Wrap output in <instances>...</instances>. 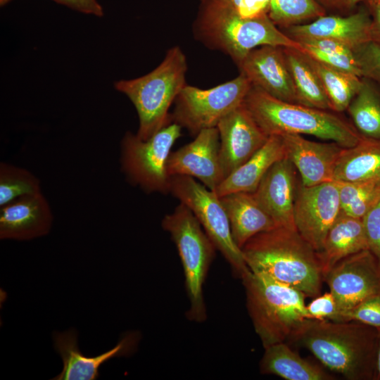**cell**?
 <instances>
[{"label":"cell","instance_id":"obj_38","mask_svg":"<svg viewBox=\"0 0 380 380\" xmlns=\"http://www.w3.org/2000/svg\"><path fill=\"white\" fill-rule=\"evenodd\" d=\"M10 1L11 0H0V4L3 6ZM53 1L86 14H91L99 17L103 15V8L97 0Z\"/></svg>","mask_w":380,"mask_h":380},{"label":"cell","instance_id":"obj_10","mask_svg":"<svg viewBox=\"0 0 380 380\" xmlns=\"http://www.w3.org/2000/svg\"><path fill=\"white\" fill-rule=\"evenodd\" d=\"M251 86L241 73L210 89L186 84L175 101L174 122L195 136L203 129L215 127L225 115L243 103Z\"/></svg>","mask_w":380,"mask_h":380},{"label":"cell","instance_id":"obj_39","mask_svg":"<svg viewBox=\"0 0 380 380\" xmlns=\"http://www.w3.org/2000/svg\"><path fill=\"white\" fill-rule=\"evenodd\" d=\"M367 2L372 18V40L380 44V0H368Z\"/></svg>","mask_w":380,"mask_h":380},{"label":"cell","instance_id":"obj_18","mask_svg":"<svg viewBox=\"0 0 380 380\" xmlns=\"http://www.w3.org/2000/svg\"><path fill=\"white\" fill-rule=\"evenodd\" d=\"M295 169L285 156L270 168L253 194L277 226L296 230L293 219L298 189Z\"/></svg>","mask_w":380,"mask_h":380},{"label":"cell","instance_id":"obj_15","mask_svg":"<svg viewBox=\"0 0 380 380\" xmlns=\"http://www.w3.org/2000/svg\"><path fill=\"white\" fill-rule=\"evenodd\" d=\"M251 85L281 101L296 103V94L284 47L262 46L237 64Z\"/></svg>","mask_w":380,"mask_h":380},{"label":"cell","instance_id":"obj_1","mask_svg":"<svg viewBox=\"0 0 380 380\" xmlns=\"http://www.w3.org/2000/svg\"><path fill=\"white\" fill-rule=\"evenodd\" d=\"M378 329L358 322L307 319L290 341L349 380L377 379Z\"/></svg>","mask_w":380,"mask_h":380},{"label":"cell","instance_id":"obj_28","mask_svg":"<svg viewBox=\"0 0 380 380\" xmlns=\"http://www.w3.org/2000/svg\"><path fill=\"white\" fill-rule=\"evenodd\" d=\"M303 53L333 68L362 77V72L354 50L348 46L327 39L297 40Z\"/></svg>","mask_w":380,"mask_h":380},{"label":"cell","instance_id":"obj_17","mask_svg":"<svg viewBox=\"0 0 380 380\" xmlns=\"http://www.w3.org/2000/svg\"><path fill=\"white\" fill-rule=\"evenodd\" d=\"M53 215L42 192L19 197L0 207V238L27 241L46 235Z\"/></svg>","mask_w":380,"mask_h":380},{"label":"cell","instance_id":"obj_13","mask_svg":"<svg viewBox=\"0 0 380 380\" xmlns=\"http://www.w3.org/2000/svg\"><path fill=\"white\" fill-rule=\"evenodd\" d=\"M167 170L170 177H196L208 189L215 191L224 179L217 127L201 130L192 141L171 152Z\"/></svg>","mask_w":380,"mask_h":380},{"label":"cell","instance_id":"obj_32","mask_svg":"<svg viewBox=\"0 0 380 380\" xmlns=\"http://www.w3.org/2000/svg\"><path fill=\"white\" fill-rule=\"evenodd\" d=\"M317 0H271L269 16L277 26L287 28L326 15Z\"/></svg>","mask_w":380,"mask_h":380},{"label":"cell","instance_id":"obj_4","mask_svg":"<svg viewBox=\"0 0 380 380\" xmlns=\"http://www.w3.org/2000/svg\"><path fill=\"white\" fill-rule=\"evenodd\" d=\"M194 32L205 46L229 56L236 65L250 51L262 46L300 50V44L281 32L269 15L242 18L215 0L203 1Z\"/></svg>","mask_w":380,"mask_h":380},{"label":"cell","instance_id":"obj_11","mask_svg":"<svg viewBox=\"0 0 380 380\" xmlns=\"http://www.w3.org/2000/svg\"><path fill=\"white\" fill-rule=\"evenodd\" d=\"M341 212L338 186L335 181L298 187L294 224L300 235L317 252Z\"/></svg>","mask_w":380,"mask_h":380},{"label":"cell","instance_id":"obj_9","mask_svg":"<svg viewBox=\"0 0 380 380\" xmlns=\"http://www.w3.org/2000/svg\"><path fill=\"white\" fill-rule=\"evenodd\" d=\"M181 129L174 122L146 140L127 132L121 142V167L128 180L148 193L170 192L167 163Z\"/></svg>","mask_w":380,"mask_h":380},{"label":"cell","instance_id":"obj_37","mask_svg":"<svg viewBox=\"0 0 380 380\" xmlns=\"http://www.w3.org/2000/svg\"><path fill=\"white\" fill-rule=\"evenodd\" d=\"M311 319L338 322L339 310L331 292L319 295L306 305Z\"/></svg>","mask_w":380,"mask_h":380},{"label":"cell","instance_id":"obj_27","mask_svg":"<svg viewBox=\"0 0 380 380\" xmlns=\"http://www.w3.org/2000/svg\"><path fill=\"white\" fill-rule=\"evenodd\" d=\"M305 56L322 84L331 110L336 112L347 110L362 84L361 77L322 64L306 54Z\"/></svg>","mask_w":380,"mask_h":380},{"label":"cell","instance_id":"obj_35","mask_svg":"<svg viewBox=\"0 0 380 380\" xmlns=\"http://www.w3.org/2000/svg\"><path fill=\"white\" fill-rule=\"evenodd\" d=\"M232 13L242 18L269 15L271 0H215Z\"/></svg>","mask_w":380,"mask_h":380},{"label":"cell","instance_id":"obj_22","mask_svg":"<svg viewBox=\"0 0 380 380\" xmlns=\"http://www.w3.org/2000/svg\"><path fill=\"white\" fill-rule=\"evenodd\" d=\"M286 156L281 136L271 135L248 160L227 176L214 191L219 197L235 192H254L270 168Z\"/></svg>","mask_w":380,"mask_h":380},{"label":"cell","instance_id":"obj_16","mask_svg":"<svg viewBox=\"0 0 380 380\" xmlns=\"http://www.w3.org/2000/svg\"><path fill=\"white\" fill-rule=\"evenodd\" d=\"M53 346L63 362L61 372L54 380H95L99 376V368L111 358L132 353L139 342L138 333L126 334L112 349L94 357L84 355L78 348L77 334L70 329L54 332Z\"/></svg>","mask_w":380,"mask_h":380},{"label":"cell","instance_id":"obj_24","mask_svg":"<svg viewBox=\"0 0 380 380\" xmlns=\"http://www.w3.org/2000/svg\"><path fill=\"white\" fill-rule=\"evenodd\" d=\"M380 180V139L363 137L355 146L343 148L334 181L358 182Z\"/></svg>","mask_w":380,"mask_h":380},{"label":"cell","instance_id":"obj_8","mask_svg":"<svg viewBox=\"0 0 380 380\" xmlns=\"http://www.w3.org/2000/svg\"><path fill=\"white\" fill-rule=\"evenodd\" d=\"M170 193L193 213L215 248L224 256L239 278L250 269L241 249L236 244L220 197L189 176H173Z\"/></svg>","mask_w":380,"mask_h":380},{"label":"cell","instance_id":"obj_5","mask_svg":"<svg viewBox=\"0 0 380 380\" xmlns=\"http://www.w3.org/2000/svg\"><path fill=\"white\" fill-rule=\"evenodd\" d=\"M241 279L247 309L264 348L290 340L311 319L300 291L251 270Z\"/></svg>","mask_w":380,"mask_h":380},{"label":"cell","instance_id":"obj_20","mask_svg":"<svg viewBox=\"0 0 380 380\" xmlns=\"http://www.w3.org/2000/svg\"><path fill=\"white\" fill-rule=\"evenodd\" d=\"M286 34L295 41L327 39L343 43L353 50L372 40V18L364 9L347 15H322L303 25L286 28Z\"/></svg>","mask_w":380,"mask_h":380},{"label":"cell","instance_id":"obj_31","mask_svg":"<svg viewBox=\"0 0 380 380\" xmlns=\"http://www.w3.org/2000/svg\"><path fill=\"white\" fill-rule=\"evenodd\" d=\"M39 192V180L31 172L9 163H0V207L19 197Z\"/></svg>","mask_w":380,"mask_h":380},{"label":"cell","instance_id":"obj_23","mask_svg":"<svg viewBox=\"0 0 380 380\" xmlns=\"http://www.w3.org/2000/svg\"><path fill=\"white\" fill-rule=\"evenodd\" d=\"M362 219L341 212L329 229L319 251H316L322 277L341 260L367 250Z\"/></svg>","mask_w":380,"mask_h":380},{"label":"cell","instance_id":"obj_41","mask_svg":"<svg viewBox=\"0 0 380 380\" xmlns=\"http://www.w3.org/2000/svg\"><path fill=\"white\" fill-rule=\"evenodd\" d=\"M379 330L378 344L376 351V372L377 379H380V329Z\"/></svg>","mask_w":380,"mask_h":380},{"label":"cell","instance_id":"obj_14","mask_svg":"<svg viewBox=\"0 0 380 380\" xmlns=\"http://www.w3.org/2000/svg\"><path fill=\"white\" fill-rule=\"evenodd\" d=\"M217 128L224 179L255 154L269 138L243 103L225 115Z\"/></svg>","mask_w":380,"mask_h":380},{"label":"cell","instance_id":"obj_19","mask_svg":"<svg viewBox=\"0 0 380 380\" xmlns=\"http://www.w3.org/2000/svg\"><path fill=\"white\" fill-rule=\"evenodd\" d=\"M281 137L286 157L298 170L303 186L334 181L336 164L343 147L333 141H310L300 134H284Z\"/></svg>","mask_w":380,"mask_h":380},{"label":"cell","instance_id":"obj_26","mask_svg":"<svg viewBox=\"0 0 380 380\" xmlns=\"http://www.w3.org/2000/svg\"><path fill=\"white\" fill-rule=\"evenodd\" d=\"M284 51L296 89V103L321 110H331L322 84L305 54L291 47H284Z\"/></svg>","mask_w":380,"mask_h":380},{"label":"cell","instance_id":"obj_40","mask_svg":"<svg viewBox=\"0 0 380 380\" xmlns=\"http://www.w3.org/2000/svg\"><path fill=\"white\" fill-rule=\"evenodd\" d=\"M326 10L349 11L362 1L368 0H317Z\"/></svg>","mask_w":380,"mask_h":380},{"label":"cell","instance_id":"obj_21","mask_svg":"<svg viewBox=\"0 0 380 380\" xmlns=\"http://www.w3.org/2000/svg\"><path fill=\"white\" fill-rule=\"evenodd\" d=\"M220 199L229 221L233 239L241 249L258 234L279 227L253 193L235 192L223 196Z\"/></svg>","mask_w":380,"mask_h":380},{"label":"cell","instance_id":"obj_29","mask_svg":"<svg viewBox=\"0 0 380 380\" xmlns=\"http://www.w3.org/2000/svg\"><path fill=\"white\" fill-rule=\"evenodd\" d=\"M347 110L362 136L380 139V99L369 83L362 80Z\"/></svg>","mask_w":380,"mask_h":380},{"label":"cell","instance_id":"obj_42","mask_svg":"<svg viewBox=\"0 0 380 380\" xmlns=\"http://www.w3.org/2000/svg\"><path fill=\"white\" fill-rule=\"evenodd\" d=\"M201 1H205V0H201Z\"/></svg>","mask_w":380,"mask_h":380},{"label":"cell","instance_id":"obj_30","mask_svg":"<svg viewBox=\"0 0 380 380\" xmlns=\"http://www.w3.org/2000/svg\"><path fill=\"white\" fill-rule=\"evenodd\" d=\"M341 212L362 219L380 198V180L337 182Z\"/></svg>","mask_w":380,"mask_h":380},{"label":"cell","instance_id":"obj_36","mask_svg":"<svg viewBox=\"0 0 380 380\" xmlns=\"http://www.w3.org/2000/svg\"><path fill=\"white\" fill-rule=\"evenodd\" d=\"M368 248L380 266V198L362 217Z\"/></svg>","mask_w":380,"mask_h":380},{"label":"cell","instance_id":"obj_2","mask_svg":"<svg viewBox=\"0 0 380 380\" xmlns=\"http://www.w3.org/2000/svg\"><path fill=\"white\" fill-rule=\"evenodd\" d=\"M248 268L291 286L306 297L321 293L323 277L316 251L296 229L277 227L241 248Z\"/></svg>","mask_w":380,"mask_h":380},{"label":"cell","instance_id":"obj_6","mask_svg":"<svg viewBox=\"0 0 380 380\" xmlns=\"http://www.w3.org/2000/svg\"><path fill=\"white\" fill-rule=\"evenodd\" d=\"M186 56L178 46L170 48L151 72L132 80H122L115 88L134 106L138 118L137 136L146 140L169 125V109L186 85Z\"/></svg>","mask_w":380,"mask_h":380},{"label":"cell","instance_id":"obj_34","mask_svg":"<svg viewBox=\"0 0 380 380\" xmlns=\"http://www.w3.org/2000/svg\"><path fill=\"white\" fill-rule=\"evenodd\" d=\"M354 52L362 77L380 84V44L372 40L354 49Z\"/></svg>","mask_w":380,"mask_h":380},{"label":"cell","instance_id":"obj_12","mask_svg":"<svg viewBox=\"0 0 380 380\" xmlns=\"http://www.w3.org/2000/svg\"><path fill=\"white\" fill-rule=\"evenodd\" d=\"M323 280L335 298L339 314L369 297L380 295V266L369 249L339 261Z\"/></svg>","mask_w":380,"mask_h":380},{"label":"cell","instance_id":"obj_33","mask_svg":"<svg viewBox=\"0 0 380 380\" xmlns=\"http://www.w3.org/2000/svg\"><path fill=\"white\" fill-rule=\"evenodd\" d=\"M350 321L380 329V295L369 297L339 314L338 322Z\"/></svg>","mask_w":380,"mask_h":380},{"label":"cell","instance_id":"obj_25","mask_svg":"<svg viewBox=\"0 0 380 380\" xmlns=\"http://www.w3.org/2000/svg\"><path fill=\"white\" fill-rule=\"evenodd\" d=\"M262 374L286 380H331L333 376L322 367L300 357L284 342L265 348L260 363Z\"/></svg>","mask_w":380,"mask_h":380},{"label":"cell","instance_id":"obj_7","mask_svg":"<svg viewBox=\"0 0 380 380\" xmlns=\"http://www.w3.org/2000/svg\"><path fill=\"white\" fill-rule=\"evenodd\" d=\"M162 227L170 234L181 259L189 300L186 317L190 321L204 322L207 312L203 288L215 247L193 213L183 203L164 217Z\"/></svg>","mask_w":380,"mask_h":380},{"label":"cell","instance_id":"obj_3","mask_svg":"<svg viewBox=\"0 0 380 380\" xmlns=\"http://www.w3.org/2000/svg\"><path fill=\"white\" fill-rule=\"evenodd\" d=\"M243 103L269 137L308 134L343 148L353 147L363 138L346 120L328 110L281 101L253 86Z\"/></svg>","mask_w":380,"mask_h":380}]
</instances>
